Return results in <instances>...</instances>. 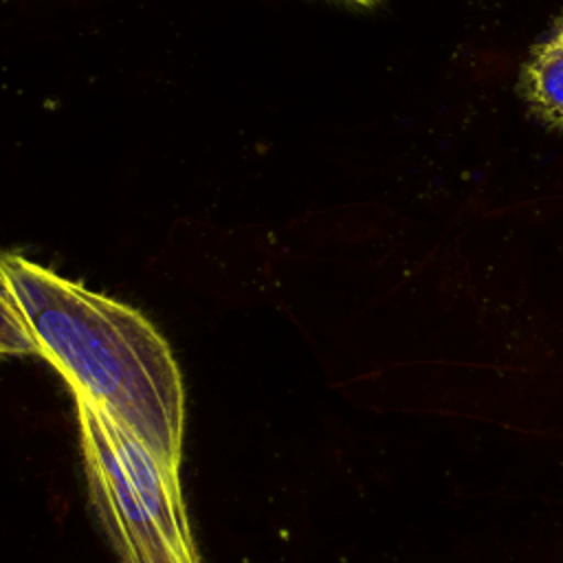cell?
<instances>
[{
	"instance_id": "6",
	"label": "cell",
	"mask_w": 563,
	"mask_h": 563,
	"mask_svg": "<svg viewBox=\"0 0 563 563\" xmlns=\"http://www.w3.org/2000/svg\"><path fill=\"white\" fill-rule=\"evenodd\" d=\"M2 354H13V352H11V347L0 339V356H2Z\"/></svg>"
},
{
	"instance_id": "3",
	"label": "cell",
	"mask_w": 563,
	"mask_h": 563,
	"mask_svg": "<svg viewBox=\"0 0 563 563\" xmlns=\"http://www.w3.org/2000/svg\"><path fill=\"white\" fill-rule=\"evenodd\" d=\"M528 92L554 123H563V31L541 46L528 64Z\"/></svg>"
},
{
	"instance_id": "1",
	"label": "cell",
	"mask_w": 563,
	"mask_h": 563,
	"mask_svg": "<svg viewBox=\"0 0 563 563\" xmlns=\"http://www.w3.org/2000/svg\"><path fill=\"white\" fill-rule=\"evenodd\" d=\"M0 288L37 354L73 394L101 405L167 468L183 460L185 387L167 341L134 308L20 253H0Z\"/></svg>"
},
{
	"instance_id": "4",
	"label": "cell",
	"mask_w": 563,
	"mask_h": 563,
	"mask_svg": "<svg viewBox=\"0 0 563 563\" xmlns=\"http://www.w3.org/2000/svg\"><path fill=\"white\" fill-rule=\"evenodd\" d=\"M0 339L11 347L13 354H37V347L20 319L18 310L0 288Z\"/></svg>"
},
{
	"instance_id": "2",
	"label": "cell",
	"mask_w": 563,
	"mask_h": 563,
	"mask_svg": "<svg viewBox=\"0 0 563 563\" xmlns=\"http://www.w3.org/2000/svg\"><path fill=\"white\" fill-rule=\"evenodd\" d=\"M90 497L123 563H200L178 471L101 405L73 394Z\"/></svg>"
},
{
	"instance_id": "5",
	"label": "cell",
	"mask_w": 563,
	"mask_h": 563,
	"mask_svg": "<svg viewBox=\"0 0 563 563\" xmlns=\"http://www.w3.org/2000/svg\"><path fill=\"white\" fill-rule=\"evenodd\" d=\"M345 2H352V4H358V7H374L378 0H345Z\"/></svg>"
}]
</instances>
